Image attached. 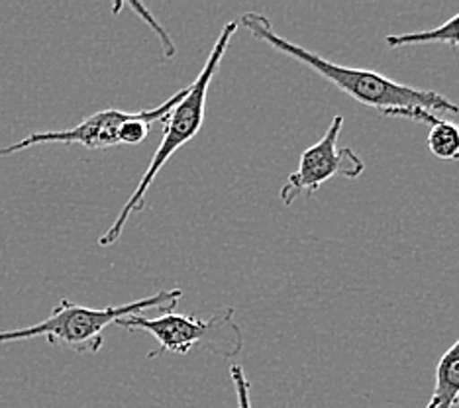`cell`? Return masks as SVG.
I'll list each match as a JSON object with an SVG mask.
<instances>
[{"mask_svg": "<svg viewBox=\"0 0 459 408\" xmlns=\"http://www.w3.org/2000/svg\"><path fill=\"white\" fill-rule=\"evenodd\" d=\"M249 34L255 39L264 41L273 49L281 51L289 57L300 61L320 77H325L333 87H338L342 92L350 94L353 100H358L365 107L375 109L381 112L383 117H394L401 110H426L432 114L450 112L459 114V107L444 94L436 91H424L403 85L389 77L375 73L371 69H356V67H343L338 63H332L325 57L312 54L307 48L297 46L293 41L281 38L273 30V24L269 18L257 13H246L238 20Z\"/></svg>", "mask_w": 459, "mask_h": 408, "instance_id": "obj_1", "label": "cell"}, {"mask_svg": "<svg viewBox=\"0 0 459 408\" xmlns=\"http://www.w3.org/2000/svg\"><path fill=\"white\" fill-rule=\"evenodd\" d=\"M238 26H239L238 20H232V22H228L222 28L221 36H218L211 54L206 57L203 71L198 73V77L195 79L193 85L186 87L185 97L169 112V117L163 120L165 126H163L161 143L158 145V150H155L148 169H145V173L142 175L138 187H135V191L130 195L128 203L124 204L118 218L114 220V224L107 230V234L99 239L100 246H110L117 242V239L122 236L124 226H126L130 216L134 213H140L143 208L145 193L150 191L152 183L155 181V177L161 173L165 163L171 160L175 152H179L185 143H189L193 138H196V134L201 132L204 124V114H206L208 89H211V82L218 73V69H221V63L224 61L228 46L238 31Z\"/></svg>", "mask_w": 459, "mask_h": 408, "instance_id": "obj_2", "label": "cell"}, {"mask_svg": "<svg viewBox=\"0 0 459 408\" xmlns=\"http://www.w3.org/2000/svg\"><path fill=\"white\" fill-rule=\"evenodd\" d=\"M181 295V289H169L160 291L152 297H145L135 302H128V305L107 308L81 307L64 299L54 310H51L46 320L34 324V326L18 330H0V343L46 338L51 345L64 343L67 348L79 353H97L100 352L104 343V330H107L110 324H117L122 318L134 317V314H143L145 310L161 312L167 308H175L179 305Z\"/></svg>", "mask_w": 459, "mask_h": 408, "instance_id": "obj_3", "label": "cell"}, {"mask_svg": "<svg viewBox=\"0 0 459 408\" xmlns=\"http://www.w3.org/2000/svg\"><path fill=\"white\" fill-rule=\"evenodd\" d=\"M117 324L130 332H148L150 336L158 340V350L152 352L150 358H160L163 353L185 355L193 348H201L208 353L221 355V358H234L242 350V332L234 320L232 308L218 312L208 320L167 308L155 318L134 314V317L122 318Z\"/></svg>", "mask_w": 459, "mask_h": 408, "instance_id": "obj_4", "label": "cell"}, {"mask_svg": "<svg viewBox=\"0 0 459 408\" xmlns=\"http://www.w3.org/2000/svg\"><path fill=\"white\" fill-rule=\"evenodd\" d=\"M342 126L343 117H333L325 135L300 153L297 171L290 173L285 185L281 187L279 196L285 206L293 204L302 195L316 193L332 177L358 179L365 171V163L356 152L351 148H338Z\"/></svg>", "mask_w": 459, "mask_h": 408, "instance_id": "obj_5", "label": "cell"}, {"mask_svg": "<svg viewBox=\"0 0 459 408\" xmlns=\"http://www.w3.org/2000/svg\"><path fill=\"white\" fill-rule=\"evenodd\" d=\"M134 112H124L117 109L95 112L92 117L85 118L81 124L73 126L69 130L61 132H36L26 135L24 140L10 143L6 148H0V157L14 155L22 150L34 148L44 143H65V145H82L91 152L117 148L120 126L132 118Z\"/></svg>", "mask_w": 459, "mask_h": 408, "instance_id": "obj_6", "label": "cell"}, {"mask_svg": "<svg viewBox=\"0 0 459 408\" xmlns=\"http://www.w3.org/2000/svg\"><path fill=\"white\" fill-rule=\"evenodd\" d=\"M459 403V338L447 350L436 368L434 393L426 408H455Z\"/></svg>", "mask_w": 459, "mask_h": 408, "instance_id": "obj_7", "label": "cell"}, {"mask_svg": "<svg viewBox=\"0 0 459 408\" xmlns=\"http://www.w3.org/2000/svg\"><path fill=\"white\" fill-rule=\"evenodd\" d=\"M416 122H426L432 128L428 132V150L442 161H455L459 160V124L447 122L432 112H419L416 114Z\"/></svg>", "mask_w": 459, "mask_h": 408, "instance_id": "obj_8", "label": "cell"}, {"mask_svg": "<svg viewBox=\"0 0 459 408\" xmlns=\"http://www.w3.org/2000/svg\"><path fill=\"white\" fill-rule=\"evenodd\" d=\"M389 48H412L426 44H444L450 48H459V14L452 16L442 26L420 31H406V34H394L385 38Z\"/></svg>", "mask_w": 459, "mask_h": 408, "instance_id": "obj_9", "label": "cell"}, {"mask_svg": "<svg viewBox=\"0 0 459 408\" xmlns=\"http://www.w3.org/2000/svg\"><path fill=\"white\" fill-rule=\"evenodd\" d=\"M230 377H232V383H234L238 408H252V396H249L252 385H249L242 365H239V363L230 365Z\"/></svg>", "mask_w": 459, "mask_h": 408, "instance_id": "obj_10", "label": "cell"}, {"mask_svg": "<svg viewBox=\"0 0 459 408\" xmlns=\"http://www.w3.org/2000/svg\"><path fill=\"white\" fill-rule=\"evenodd\" d=\"M132 8L134 10H138V13L142 14V18L145 20V22H148L153 30H155V34H158V38L163 41L165 44V49H167V57H173L175 56V48H173V44L169 41V38H167V34L163 31V28H160V24L155 22V20L152 18V14L148 13V10H145L142 4H132Z\"/></svg>", "mask_w": 459, "mask_h": 408, "instance_id": "obj_11", "label": "cell"}]
</instances>
